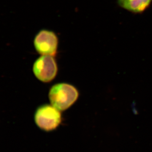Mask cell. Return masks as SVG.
I'll return each mask as SVG.
<instances>
[{
  "label": "cell",
  "instance_id": "2",
  "mask_svg": "<svg viewBox=\"0 0 152 152\" xmlns=\"http://www.w3.org/2000/svg\"><path fill=\"white\" fill-rule=\"evenodd\" d=\"M35 122L40 129L50 132L56 129L62 121L61 114L52 105L45 104L38 108L35 114Z\"/></svg>",
  "mask_w": 152,
  "mask_h": 152
},
{
  "label": "cell",
  "instance_id": "4",
  "mask_svg": "<svg viewBox=\"0 0 152 152\" xmlns=\"http://www.w3.org/2000/svg\"><path fill=\"white\" fill-rule=\"evenodd\" d=\"M34 45L40 54L55 56L58 45V36L52 31L42 30L35 37Z\"/></svg>",
  "mask_w": 152,
  "mask_h": 152
},
{
  "label": "cell",
  "instance_id": "1",
  "mask_svg": "<svg viewBox=\"0 0 152 152\" xmlns=\"http://www.w3.org/2000/svg\"><path fill=\"white\" fill-rule=\"evenodd\" d=\"M79 91L68 83L53 85L49 92V99L52 106L59 111L66 110L73 105L79 98Z\"/></svg>",
  "mask_w": 152,
  "mask_h": 152
},
{
  "label": "cell",
  "instance_id": "5",
  "mask_svg": "<svg viewBox=\"0 0 152 152\" xmlns=\"http://www.w3.org/2000/svg\"><path fill=\"white\" fill-rule=\"evenodd\" d=\"M152 0H118V4L123 9L134 13L143 12L151 4Z\"/></svg>",
  "mask_w": 152,
  "mask_h": 152
},
{
  "label": "cell",
  "instance_id": "3",
  "mask_svg": "<svg viewBox=\"0 0 152 152\" xmlns=\"http://www.w3.org/2000/svg\"><path fill=\"white\" fill-rule=\"evenodd\" d=\"M33 71L39 80L49 82L55 79L58 72V66L54 56L42 55L33 64Z\"/></svg>",
  "mask_w": 152,
  "mask_h": 152
}]
</instances>
